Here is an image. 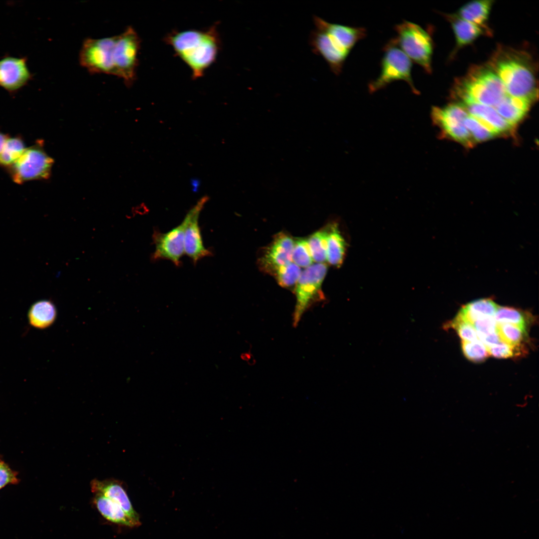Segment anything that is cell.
I'll return each mask as SVG.
<instances>
[{"mask_svg":"<svg viewBox=\"0 0 539 539\" xmlns=\"http://www.w3.org/2000/svg\"><path fill=\"white\" fill-rule=\"evenodd\" d=\"M451 20L459 46L470 43L483 33V26L463 19L458 15L451 16Z\"/></svg>","mask_w":539,"mask_h":539,"instance_id":"obj_24","label":"cell"},{"mask_svg":"<svg viewBox=\"0 0 539 539\" xmlns=\"http://www.w3.org/2000/svg\"><path fill=\"white\" fill-rule=\"evenodd\" d=\"M327 228L326 260L330 264L339 267L343 261L347 244L337 224H332Z\"/></svg>","mask_w":539,"mask_h":539,"instance_id":"obj_21","label":"cell"},{"mask_svg":"<svg viewBox=\"0 0 539 539\" xmlns=\"http://www.w3.org/2000/svg\"><path fill=\"white\" fill-rule=\"evenodd\" d=\"M398 45L411 61L431 73L433 41L429 33L417 24L407 20L396 24Z\"/></svg>","mask_w":539,"mask_h":539,"instance_id":"obj_4","label":"cell"},{"mask_svg":"<svg viewBox=\"0 0 539 539\" xmlns=\"http://www.w3.org/2000/svg\"><path fill=\"white\" fill-rule=\"evenodd\" d=\"M53 163V159L44 149L43 141L39 140L26 148L8 171L12 181L21 184L30 181L48 179Z\"/></svg>","mask_w":539,"mask_h":539,"instance_id":"obj_6","label":"cell"},{"mask_svg":"<svg viewBox=\"0 0 539 539\" xmlns=\"http://www.w3.org/2000/svg\"><path fill=\"white\" fill-rule=\"evenodd\" d=\"M327 228L312 234L307 240L314 262L323 263L326 260Z\"/></svg>","mask_w":539,"mask_h":539,"instance_id":"obj_26","label":"cell"},{"mask_svg":"<svg viewBox=\"0 0 539 539\" xmlns=\"http://www.w3.org/2000/svg\"><path fill=\"white\" fill-rule=\"evenodd\" d=\"M327 270L326 264L317 263L301 271L295 284L296 300L293 319L294 326L298 323L303 314L312 303L323 299L321 285Z\"/></svg>","mask_w":539,"mask_h":539,"instance_id":"obj_9","label":"cell"},{"mask_svg":"<svg viewBox=\"0 0 539 539\" xmlns=\"http://www.w3.org/2000/svg\"><path fill=\"white\" fill-rule=\"evenodd\" d=\"M165 41L186 64L197 79L215 61L221 41L215 26L206 30L190 29L169 33Z\"/></svg>","mask_w":539,"mask_h":539,"instance_id":"obj_2","label":"cell"},{"mask_svg":"<svg viewBox=\"0 0 539 539\" xmlns=\"http://www.w3.org/2000/svg\"><path fill=\"white\" fill-rule=\"evenodd\" d=\"M458 92L463 102H473L492 107L508 94L498 74L486 69L470 76L463 82Z\"/></svg>","mask_w":539,"mask_h":539,"instance_id":"obj_5","label":"cell"},{"mask_svg":"<svg viewBox=\"0 0 539 539\" xmlns=\"http://www.w3.org/2000/svg\"><path fill=\"white\" fill-rule=\"evenodd\" d=\"M499 305L491 298L473 300L464 305L459 313L473 325L477 319L486 316H494Z\"/></svg>","mask_w":539,"mask_h":539,"instance_id":"obj_22","label":"cell"},{"mask_svg":"<svg viewBox=\"0 0 539 539\" xmlns=\"http://www.w3.org/2000/svg\"><path fill=\"white\" fill-rule=\"evenodd\" d=\"M294 243L293 239L284 233L276 235L260 259L261 267L270 273L278 267L292 262Z\"/></svg>","mask_w":539,"mask_h":539,"instance_id":"obj_15","label":"cell"},{"mask_svg":"<svg viewBox=\"0 0 539 539\" xmlns=\"http://www.w3.org/2000/svg\"><path fill=\"white\" fill-rule=\"evenodd\" d=\"M462 347L465 356L474 362L483 361L489 355L488 348L480 340L463 341Z\"/></svg>","mask_w":539,"mask_h":539,"instance_id":"obj_32","label":"cell"},{"mask_svg":"<svg viewBox=\"0 0 539 539\" xmlns=\"http://www.w3.org/2000/svg\"><path fill=\"white\" fill-rule=\"evenodd\" d=\"M469 115L461 104H451L443 108L434 107L432 116L448 136L467 146H471L474 141L464 125V120Z\"/></svg>","mask_w":539,"mask_h":539,"instance_id":"obj_11","label":"cell"},{"mask_svg":"<svg viewBox=\"0 0 539 539\" xmlns=\"http://www.w3.org/2000/svg\"><path fill=\"white\" fill-rule=\"evenodd\" d=\"M497 74L510 96L532 102L537 96L535 76L527 64L515 59H508L498 63Z\"/></svg>","mask_w":539,"mask_h":539,"instance_id":"obj_7","label":"cell"},{"mask_svg":"<svg viewBox=\"0 0 539 539\" xmlns=\"http://www.w3.org/2000/svg\"><path fill=\"white\" fill-rule=\"evenodd\" d=\"M185 226L183 220L181 224L166 233L154 231L152 239L155 250L152 255V260H167L176 266L180 265L181 259L185 253Z\"/></svg>","mask_w":539,"mask_h":539,"instance_id":"obj_14","label":"cell"},{"mask_svg":"<svg viewBox=\"0 0 539 539\" xmlns=\"http://www.w3.org/2000/svg\"><path fill=\"white\" fill-rule=\"evenodd\" d=\"M57 309L50 300L42 299L34 302L27 313L29 324L32 327L43 329L50 326L55 321Z\"/></svg>","mask_w":539,"mask_h":539,"instance_id":"obj_20","label":"cell"},{"mask_svg":"<svg viewBox=\"0 0 539 539\" xmlns=\"http://www.w3.org/2000/svg\"><path fill=\"white\" fill-rule=\"evenodd\" d=\"M477 334H489L497 332V323L494 316H486L477 319L473 323Z\"/></svg>","mask_w":539,"mask_h":539,"instance_id":"obj_34","label":"cell"},{"mask_svg":"<svg viewBox=\"0 0 539 539\" xmlns=\"http://www.w3.org/2000/svg\"><path fill=\"white\" fill-rule=\"evenodd\" d=\"M32 78L26 56L6 54L0 58V87L10 95H15Z\"/></svg>","mask_w":539,"mask_h":539,"instance_id":"obj_13","label":"cell"},{"mask_svg":"<svg viewBox=\"0 0 539 539\" xmlns=\"http://www.w3.org/2000/svg\"><path fill=\"white\" fill-rule=\"evenodd\" d=\"M90 485L92 493L101 495L113 501L138 526L141 525L139 515L133 507L126 491L119 481L94 479Z\"/></svg>","mask_w":539,"mask_h":539,"instance_id":"obj_16","label":"cell"},{"mask_svg":"<svg viewBox=\"0 0 539 539\" xmlns=\"http://www.w3.org/2000/svg\"><path fill=\"white\" fill-rule=\"evenodd\" d=\"M478 338L488 349L501 341L498 332L489 334H477Z\"/></svg>","mask_w":539,"mask_h":539,"instance_id":"obj_37","label":"cell"},{"mask_svg":"<svg viewBox=\"0 0 539 539\" xmlns=\"http://www.w3.org/2000/svg\"><path fill=\"white\" fill-rule=\"evenodd\" d=\"M292 261L299 267L307 268L314 262L307 240L299 239L294 241L292 252Z\"/></svg>","mask_w":539,"mask_h":539,"instance_id":"obj_31","label":"cell"},{"mask_svg":"<svg viewBox=\"0 0 539 539\" xmlns=\"http://www.w3.org/2000/svg\"><path fill=\"white\" fill-rule=\"evenodd\" d=\"M379 75L368 85L370 93L376 92L396 80H403L409 85L412 91L419 94L412 78V63L411 59L398 45L396 39L390 40L383 47Z\"/></svg>","mask_w":539,"mask_h":539,"instance_id":"obj_3","label":"cell"},{"mask_svg":"<svg viewBox=\"0 0 539 539\" xmlns=\"http://www.w3.org/2000/svg\"><path fill=\"white\" fill-rule=\"evenodd\" d=\"M450 326L457 332L463 341H473L479 340L473 325L466 320L459 313L451 322Z\"/></svg>","mask_w":539,"mask_h":539,"instance_id":"obj_33","label":"cell"},{"mask_svg":"<svg viewBox=\"0 0 539 539\" xmlns=\"http://www.w3.org/2000/svg\"><path fill=\"white\" fill-rule=\"evenodd\" d=\"M18 482L17 473L0 457V490L8 484H16Z\"/></svg>","mask_w":539,"mask_h":539,"instance_id":"obj_35","label":"cell"},{"mask_svg":"<svg viewBox=\"0 0 539 539\" xmlns=\"http://www.w3.org/2000/svg\"><path fill=\"white\" fill-rule=\"evenodd\" d=\"M497 332L501 341L518 347L526 335V329L509 323H497Z\"/></svg>","mask_w":539,"mask_h":539,"instance_id":"obj_30","label":"cell"},{"mask_svg":"<svg viewBox=\"0 0 539 539\" xmlns=\"http://www.w3.org/2000/svg\"><path fill=\"white\" fill-rule=\"evenodd\" d=\"M9 136L0 131V154L1 153L5 143Z\"/></svg>","mask_w":539,"mask_h":539,"instance_id":"obj_38","label":"cell"},{"mask_svg":"<svg viewBox=\"0 0 539 539\" xmlns=\"http://www.w3.org/2000/svg\"><path fill=\"white\" fill-rule=\"evenodd\" d=\"M140 48V37L132 26L117 35L113 51V75L121 78L127 87L136 79Z\"/></svg>","mask_w":539,"mask_h":539,"instance_id":"obj_8","label":"cell"},{"mask_svg":"<svg viewBox=\"0 0 539 539\" xmlns=\"http://www.w3.org/2000/svg\"><path fill=\"white\" fill-rule=\"evenodd\" d=\"M209 200L205 196L200 199L186 215L185 222L184 252L196 264L198 261L213 254L204 246L200 228L199 225L200 214Z\"/></svg>","mask_w":539,"mask_h":539,"instance_id":"obj_12","label":"cell"},{"mask_svg":"<svg viewBox=\"0 0 539 539\" xmlns=\"http://www.w3.org/2000/svg\"><path fill=\"white\" fill-rule=\"evenodd\" d=\"M93 503L100 514L109 522L130 528L138 527L118 504L110 499L95 494Z\"/></svg>","mask_w":539,"mask_h":539,"instance_id":"obj_18","label":"cell"},{"mask_svg":"<svg viewBox=\"0 0 539 539\" xmlns=\"http://www.w3.org/2000/svg\"><path fill=\"white\" fill-rule=\"evenodd\" d=\"M117 35L87 38L81 46L79 61L91 73L114 74L113 51Z\"/></svg>","mask_w":539,"mask_h":539,"instance_id":"obj_10","label":"cell"},{"mask_svg":"<svg viewBox=\"0 0 539 539\" xmlns=\"http://www.w3.org/2000/svg\"><path fill=\"white\" fill-rule=\"evenodd\" d=\"M463 123L475 142L484 141L498 135L488 126L469 114Z\"/></svg>","mask_w":539,"mask_h":539,"instance_id":"obj_28","label":"cell"},{"mask_svg":"<svg viewBox=\"0 0 539 539\" xmlns=\"http://www.w3.org/2000/svg\"><path fill=\"white\" fill-rule=\"evenodd\" d=\"M505 342L501 341L499 343L488 348L489 355L498 358H507L513 356L516 354L515 348Z\"/></svg>","mask_w":539,"mask_h":539,"instance_id":"obj_36","label":"cell"},{"mask_svg":"<svg viewBox=\"0 0 539 539\" xmlns=\"http://www.w3.org/2000/svg\"><path fill=\"white\" fill-rule=\"evenodd\" d=\"M530 101L507 94L494 107L497 113L512 125L517 124L526 115L531 105Z\"/></svg>","mask_w":539,"mask_h":539,"instance_id":"obj_19","label":"cell"},{"mask_svg":"<svg viewBox=\"0 0 539 539\" xmlns=\"http://www.w3.org/2000/svg\"><path fill=\"white\" fill-rule=\"evenodd\" d=\"M301 273L300 268L292 262L275 269L270 274L281 286L289 287L296 284Z\"/></svg>","mask_w":539,"mask_h":539,"instance_id":"obj_29","label":"cell"},{"mask_svg":"<svg viewBox=\"0 0 539 539\" xmlns=\"http://www.w3.org/2000/svg\"><path fill=\"white\" fill-rule=\"evenodd\" d=\"M492 4V0H474L461 7L458 16L478 25L483 26L487 20Z\"/></svg>","mask_w":539,"mask_h":539,"instance_id":"obj_23","label":"cell"},{"mask_svg":"<svg viewBox=\"0 0 539 539\" xmlns=\"http://www.w3.org/2000/svg\"><path fill=\"white\" fill-rule=\"evenodd\" d=\"M26 148L20 136H9L0 154V166L8 169L20 158Z\"/></svg>","mask_w":539,"mask_h":539,"instance_id":"obj_25","label":"cell"},{"mask_svg":"<svg viewBox=\"0 0 539 539\" xmlns=\"http://www.w3.org/2000/svg\"><path fill=\"white\" fill-rule=\"evenodd\" d=\"M468 113L490 127L498 134L510 131L514 126L503 118L492 107L475 102L462 104Z\"/></svg>","mask_w":539,"mask_h":539,"instance_id":"obj_17","label":"cell"},{"mask_svg":"<svg viewBox=\"0 0 539 539\" xmlns=\"http://www.w3.org/2000/svg\"><path fill=\"white\" fill-rule=\"evenodd\" d=\"M315 28L309 36L312 51L321 56L331 71L338 75L355 44L366 35L362 27H353L330 23L317 16H313Z\"/></svg>","mask_w":539,"mask_h":539,"instance_id":"obj_1","label":"cell"},{"mask_svg":"<svg viewBox=\"0 0 539 539\" xmlns=\"http://www.w3.org/2000/svg\"><path fill=\"white\" fill-rule=\"evenodd\" d=\"M494 317L498 324L509 323L526 329L527 324L526 315L519 309L499 306Z\"/></svg>","mask_w":539,"mask_h":539,"instance_id":"obj_27","label":"cell"}]
</instances>
